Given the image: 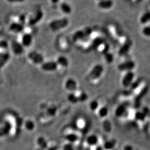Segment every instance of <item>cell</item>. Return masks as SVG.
Segmentation results:
<instances>
[{"instance_id":"9a60e30c","label":"cell","mask_w":150,"mask_h":150,"mask_svg":"<svg viewBox=\"0 0 150 150\" xmlns=\"http://www.w3.org/2000/svg\"><path fill=\"white\" fill-rule=\"evenodd\" d=\"M114 5L112 0H100L98 3V6L100 8L107 10L111 8Z\"/></svg>"},{"instance_id":"ffe728a7","label":"cell","mask_w":150,"mask_h":150,"mask_svg":"<svg viewBox=\"0 0 150 150\" xmlns=\"http://www.w3.org/2000/svg\"><path fill=\"white\" fill-rule=\"evenodd\" d=\"M60 9L62 13L65 14H70L72 12V8L68 3L63 2L60 4Z\"/></svg>"},{"instance_id":"60d3db41","label":"cell","mask_w":150,"mask_h":150,"mask_svg":"<svg viewBox=\"0 0 150 150\" xmlns=\"http://www.w3.org/2000/svg\"><path fill=\"white\" fill-rule=\"evenodd\" d=\"M149 4H150V0H149Z\"/></svg>"},{"instance_id":"3957f363","label":"cell","mask_w":150,"mask_h":150,"mask_svg":"<svg viewBox=\"0 0 150 150\" xmlns=\"http://www.w3.org/2000/svg\"><path fill=\"white\" fill-rule=\"evenodd\" d=\"M103 71L104 68L103 65L100 64L95 65L91 69L89 75L90 79L92 80L98 79L103 75Z\"/></svg>"},{"instance_id":"f35d334b","label":"cell","mask_w":150,"mask_h":150,"mask_svg":"<svg viewBox=\"0 0 150 150\" xmlns=\"http://www.w3.org/2000/svg\"><path fill=\"white\" fill-rule=\"evenodd\" d=\"M123 150H133V146L130 145H126L124 146Z\"/></svg>"},{"instance_id":"836d02e7","label":"cell","mask_w":150,"mask_h":150,"mask_svg":"<svg viewBox=\"0 0 150 150\" xmlns=\"http://www.w3.org/2000/svg\"><path fill=\"white\" fill-rule=\"evenodd\" d=\"M140 83H141V81L139 79H137V81H134L131 86H130V89L132 91L136 90L137 88H138L139 86Z\"/></svg>"},{"instance_id":"4316f807","label":"cell","mask_w":150,"mask_h":150,"mask_svg":"<svg viewBox=\"0 0 150 150\" xmlns=\"http://www.w3.org/2000/svg\"><path fill=\"white\" fill-rule=\"evenodd\" d=\"M67 100L72 104H76L79 103L77 94H76L75 92L70 93L67 97Z\"/></svg>"},{"instance_id":"d590c367","label":"cell","mask_w":150,"mask_h":150,"mask_svg":"<svg viewBox=\"0 0 150 150\" xmlns=\"http://www.w3.org/2000/svg\"><path fill=\"white\" fill-rule=\"evenodd\" d=\"M8 47V43L6 40H1L0 42V48L1 49H7Z\"/></svg>"},{"instance_id":"603a6c76","label":"cell","mask_w":150,"mask_h":150,"mask_svg":"<svg viewBox=\"0 0 150 150\" xmlns=\"http://www.w3.org/2000/svg\"><path fill=\"white\" fill-rule=\"evenodd\" d=\"M98 114L100 118H105L109 114V109L105 106L100 107L98 110Z\"/></svg>"},{"instance_id":"6da1fadb","label":"cell","mask_w":150,"mask_h":150,"mask_svg":"<svg viewBox=\"0 0 150 150\" xmlns=\"http://www.w3.org/2000/svg\"><path fill=\"white\" fill-rule=\"evenodd\" d=\"M69 23V21L67 18L55 20L51 22L49 27L53 31H58L66 28Z\"/></svg>"},{"instance_id":"e0dca14e","label":"cell","mask_w":150,"mask_h":150,"mask_svg":"<svg viewBox=\"0 0 150 150\" xmlns=\"http://www.w3.org/2000/svg\"><path fill=\"white\" fill-rule=\"evenodd\" d=\"M98 143V137L96 134H90L87 137L86 139V143L90 147L96 146Z\"/></svg>"},{"instance_id":"484cf974","label":"cell","mask_w":150,"mask_h":150,"mask_svg":"<svg viewBox=\"0 0 150 150\" xmlns=\"http://www.w3.org/2000/svg\"><path fill=\"white\" fill-rule=\"evenodd\" d=\"M134 119L137 121L143 122L146 120V117L142 111H137L136 112L134 115Z\"/></svg>"},{"instance_id":"ba28073f","label":"cell","mask_w":150,"mask_h":150,"mask_svg":"<svg viewBox=\"0 0 150 150\" xmlns=\"http://www.w3.org/2000/svg\"><path fill=\"white\" fill-rule=\"evenodd\" d=\"M136 67V64L132 60H128L120 64L117 67V69L120 71H132L134 67Z\"/></svg>"},{"instance_id":"4fadbf2b","label":"cell","mask_w":150,"mask_h":150,"mask_svg":"<svg viewBox=\"0 0 150 150\" xmlns=\"http://www.w3.org/2000/svg\"><path fill=\"white\" fill-rule=\"evenodd\" d=\"M65 139L67 142L72 143L74 145L79 141V136L76 133L71 132L65 134Z\"/></svg>"},{"instance_id":"44dd1931","label":"cell","mask_w":150,"mask_h":150,"mask_svg":"<svg viewBox=\"0 0 150 150\" xmlns=\"http://www.w3.org/2000/svg\"><path fill=\"white\" fill-rule=\"evenodd\" d=\"M139 22L142 25H147L150 22V10L145 12L142 15L139 19Z\"/></svg>"},{"instance_id":"5bb4252c","label":"cell","mask_w":150,"mask_h":150,"mask_svg":"<svg viewBox=\"0 0 150 150\" xmlns=\"http://www.w3.org/2000/svg\"><path fill=\"white\" fill-rule=\"evenodd\" d=\"M24 29V25H22L18 22H13L9 26L10 30L16 33H19L23 32Z\"/></svg>"},{"instance_id":"7402d4cb","label":"cell","mask_w":150,"mask_h":150,"mask_svg":"<svg viewBox=\"0 0 150 150\" xmlns=\"http://www.w3.org/2000/svg\"><path fill=\"white\" fill-rule=\"evenodd\" d=\"M24 126L26 131L28 132H32L35 129L36 127L34 121L31 120H26L24 123Z\"/></svg>"},{"instance_id":"7c38bea8","label":"cell","mask_w":150,"mask_h":150,"mask_svg":"<svg viewBox=\"0 0 150 150\" xmlns=\"http://www.w3.org/2000/svg\"><path fill=\"white\" fill-rule=\"evenodd\" d=\"M127 107H128V106L127 105V103H126V104L123 103V104H121L118 106L115 109V116L118 117L125 116V114L128 111Z\"/></svg>"},{"instance_id":"83f0119b","label":"cell","mask_w":150,"mask_h":150,"mask_svg":"<svg viewBox=\"0 0 150 150\" xmlns=\"http://www.w3.org/2000/svg\"><path fill=\"white\" fill-rule=\"evenodd\" d=\"M9 54L8 53H4L0 54V67H3L7 62L9 58Z\"/></svg>"},{"instance_id":"d6a6232c","label":"cell","mask_w":150,"mask_h":150,"mask_svg":"<svg viewBox=\"0 0 150 150\" xmlns=\"http://www.w3.org/2000/svg\"><path fill=\"white\" fill-rule=\"evenodd\" d=\"M79 102H84L88 98V95L85 92L81 93L79 95H77Z\"/></svg>"},{"instance_id":"e575fe53","label":"cell","mask_w":150,"mask_h":150,"mask_svg":"<svg viewBox=\"0 0 150 150\" xmlns=\"http://www.w3.org/2000/svg\"><path fill=\"white\" fill-rule=\"evenodd\" d=\"M62 150H74V145L72 143L67 142L62 146Z\"/></svg>"},{"instance_id":"cb8c5ba5","label":"cell","mask_w":150,"mask_h":150,"mask_svg":"<svg viewBox=\"0 0 150 150\" xmlns=\"http://www.w3.org/2000/svg\"><path fill=\"white\" fill-rule=\"evenodd\" d=\"M117 144V140L115 139L106 142L103 145V148L105 150H111L115 147Z\"/></svg>"},{"instance_id":"f1b7e54d","label":"cell","mask_w":150,"mask_h":150,"mask_svg":"<svg viewBox=\"0 0 150 150\" xmlns=\"http://www.w3.org/2000/svg\"><path fill=\"white\" fill-rule=\"evenodd\" d=\"M89 107L92 111L95 112L98 111L99 108V103L97 100H94L89 103Z\"/></svg>"},{"instance_id":"8fae6325","label":"cell","mask_w":150,"mask_h":150,"mask_svg":"<svg viewBox=\"0 0 150 150\" xmlns=\"http://www.w3.org/2000/svg\"><path fill=\"white\" fill-rule=\"evenodd\" d=\"M11 48L13 53L16 55H21L23 53L24 47L20 42L13 40L11 42Z\"/></svg>"},{"instance_id":"d6986e66","label":"cell","mask_w":150,"mask_h":150,"mask_svg":"<svg viewBox=\"0 0 150 150\" xmlns=\"http://www.w3.org/2000/svg\"><path fill=\"white\" fill-rule=\"evenodd\" d=\"M131 46V43L130 42V41L128 40L127 42H125L122 46H121L119 50L118 51L119 55L121 57H122L126 55L130 50Z\"/></svg>"},{"instance_id":"2e32d148","label":"cell","mask_w":150,"mask_h":150,"mask_svg":"<svg viewBox=\"0 0 150 150\" xmlns=\"http://www.w3.org/2000/svg\"><path fill=\"white\" fill-rule=\"evenodd\" d=\"M57 64H58V67H62L63 68H67L69 65V61L68 58L64 56H59L57 59Z\"/></svg>"},{"instance_id":"5b68a950","label":"cell","mask_w":150,"mask_h":150,"mask_svg":"<svg viewBox=\"0 0 150 150\" xmlns=\"http://www.w3.org/2000/svg\"><path fill=\"white\" fill-rule=\"evenodd\" d=\"M58 64L56 61H50L44 62L40 65V68L42 71L46 72H52L58 69Z\"/></svg>"},{"instance_id":"52a82bcc","label":"cell","mask_w":150,"mask_h":150,"mask_svg":"<svg viewBox=\"0 0 150 150\" xmlns=\"http://www.w3.org/2000/svg\"><path fill=\"white\" fill-rule=\"evenodd\" d=\"M43 13L42 10H37L28 19V25H30L31 26L36 25L37 23L40 22L43 17Z\"/></svg>"},{"instance_id":"8d00e7d4","label":"cell","mask_w":150,"mask_h":150,"mask_svg":"<svg viewBox=\"0 0 150 150\" xmlns=\"http://www.w3.org/2000/svg\"><path fill=\"white\" fill-rule=\"evenodd\" d=\"M142 111L145 114V115L147 117H150V109L147 106L144 107L142 110Z\"/></svg>"},{"instance_id":"7a4b0ae2","label":"cell","mask_w":150,"mask_h":150,"mask_svg":"<svg viewBox=\"0 0 150 150\" xmlns=\"http://www.w3.org/2000/svg\"><path fill=\"white\" fill-rule=\"evenodd\" d=\"M29 61L35 65H40L44 61V57L42 54L37 51H31L28 56Z\"/></svg>"},{"instance_id":"8992f818","label":"cell","mask_w":150,"mask_h":150,"mask_svg":"<svg viewBox=\"0 0 150 150\" xmlns=\"http://www.w3.org/2000/svg\"><path fill=\"white\" fill-rule=\"evenodd\" d=\"M134 76L135 75L133 71H128L126 73L121 81L123 86L125 88L130 87L132 83L134 81Z\"/></svg>"},{"instance_id":"9c48e42d","label":"cell","mask_w":150,"mask_h":150,"mask_svg":"<svg viewBox=\"0 0 150 150\" xmlns=\"http://www.w3.org/2000/svg\"><path fill=\"white\" fill-rule=\"evenodd\" d=\"M78 86L76 81L73 78L67 79L64 83V88L70 93L75 92L77 89Z\"/></svg>"},{"instance_id":"f546056e","label":"cell","mask_w":150,"mask_h":150,"mask_svg":"<svg viewBox=\"0 0 150 150\" xmlns=\"http://www.w3.org/2000/svg\"><path fill=\"white\" fill-rule=\"evenodd\" d=\"M103 127L104 131H105L107 133H109L112 130V124L110 122V121L108 120H105L103 122Z\"/></svg>"},{"instance_id":"ab89813d","label":"cell","mask_w":150,"mask_h":150,"mask_svg":"<svg viewBox=\"0 0 150 150\" xmlns=\"http://www.w3.org/2000/svg\"><path fill=\"white\" fill-rule=\"evenodd\" d=\"M59 1L60 0H50L51 3H52L54 4H57Z\"/></svg>"},{"instance_id":"ac0fdd59","label":"cell","mask_w":150,"mask_h":150,"mask_svg":"<svg viewBox=\"0 0 150 150\" xmlns=\"http://www.w3.org/2000/svg\"><path fill=\"white\" fill-rule=\"evenodd\" d=\"M148 88L147 87H145L142 90V92H140L138 96L136 97L134 100V104L136 108H138L139 106L140 105V101L142 100L143 97L146 95V94L148 92Z\"/></svg>"},{"instance_id":"d4e9b609","label":"cell","mask_w":150,"mask_h":150,"mask_svg":"<svg viewBox=\"0 0 150 150\" xmlns=\"http://www.w3.org/2000/svg\"><path fill=\"white\" fill-rule=\"evenodd\" d=\"M37 143L39 147L43 150L47 148L48 145L47 142L46 141L45 137H39L37 140Z\"/></svg>"},{"instance_id":"30bf717a","label":"cell","mask_w":150,"mask_h":150,"mask_svg":"<svg viewBox=\"0 0 150 150\" xmlns=\"http://www.w3.org/2000/svg\"><path fill=\"white\" fill-rule=\"evenodd\" d=\"M33 42V36L31 34L28 32L23 33L21 37L20 43L23 47H29L32 45Z\"/></svg>"},{"instance_id":"1f68e13d","label":"cell","mask_w":150,"mask_h":150,"mask_svg":"<svg viewBox=\"0 0 150 150\" xmlns=\"http://www.w3.org/2000/svg\"><path fill=\"white\" fill-rule=\"evenodd\" d=\"M142 32L144 36L150 38V25H145L143 26L142 29Z\"/></svg>"},{"instance_id":"74e56055","label":"cell","mask_w":150,"mask_h":150,"mask_svg":"<svg viewBox=\"0 0 150 150\" xmlns=\"http://www.w3.org/2000/svg\"><path fill=\"white\" fill-rule=\"evenodd\" d=\"M7 1L11 3H23L25 0H7Z\"/></svg>"},{"instance_id":"277c9868","label":"cell","mask_w":150,"mask_h":150,"mask_svg":"<svg viewBox=\"0 0 150 150\" xmlns=\"http://www.w3.org/2000/svg\"><path fill=\"white\" fill-rule=\"evenodd\" d=\"M92 33V31L91 28H85L75 32L73 35V40L74 41H79L85 38L88 37Z\"/></svg>"},{"instance_id":"4dcf8cb0","label":"cell","mask_w":150,"mask_h":150,"mask_svg":"<svg viewBox=\"0 0 150 150\" xmlns=\"http://www.w3.org/2000/svg\"><path fill=\"white\" fill-rule=\"evenodd\" d=\"M104 58L105 62L108 64H111L113 62L114 59V57L112 54L110 52H106L104 54Z\"/></svg>"}]
</instances>
